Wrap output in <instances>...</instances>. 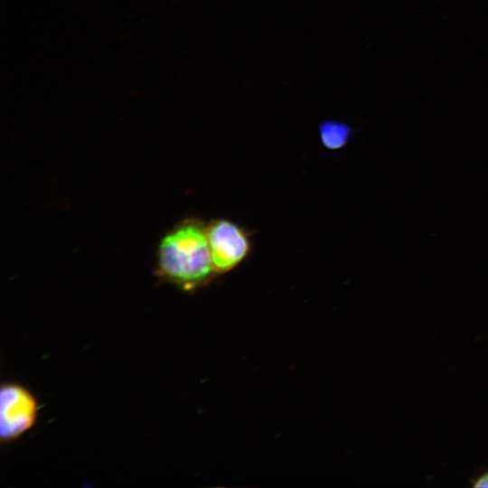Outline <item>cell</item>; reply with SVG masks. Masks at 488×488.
Wrapping results in <instances>:
<instances>
[{
  "instance_id": "obj_1",
  "label": "cell",
  "mask_w": 488,
  "mask_h": 488,
  "mask_svg": "<svg viewBox=\"0 0 488 488\" xmlns=\"http://www.w3.org/2000/svg\"><path fill=\"white\" fill-rule=\"evenodd\" d=\"M157 266L161 277L186 291L209 284L216 273L206 225L188 219L174 227L160 242Z\"/></svg>"
},
{
  "instance_id": "obj_2",
  "label": "cell",
  "mask_w": 488,
  "mask_h": 488,
  "mask_svg": "<svg viewBox=\"0 0 488 488\" xmlns=\"http://www.w3.org/2000/svg\"><path fill=\"white\" fill-rule=\"evenodd\" d=\"M206 233L216 276L235 269L251 251L250 233L230 220H212Z\"/></svg>"
},
{
  "instance_id": "obj_3",
  "label": "cell",
  "mask_w": 488,
  "mask_h": 488,
  "mask_svg": "<svg viewBox=\"0 0 488 488\" xmlns=\"http://www.w3.org/2000/svg\"><path fill=\"white\" fill-rule=\"evenodd\" d=\"M37 416V402L23 387L7 384L0 391V436L3 441H11L34 424Z\"/></svg>"
},
{
  "instance_id": "obj_4",
  "label": "cell",
  "mask_w": 488,
  "mask_h": 488,
  "mask_svg": "<svg viewBox=\"0 0 488 488\" xmlns=\"http://www.w3.org/2000/svg\"><path fill=\"white\" fill-rule=\"evenodd\" d=\"M354 132L353 127L344 121L325 119L318 126V135L324 147L340 150L346 146Z\"/></svg>"
},
{
  "instance_id": "obj_5",
  "label": "cell",
  "mask_w": 488,
  "mask_h": 488,
  "mask_svg": "<svg viewBox=\"0 0 488 488\" xmlns=\"http://www.w3.org/2000/svg\"><path fill=\"white\" fill-rule=\"evenodd\" d=\"M475 487H488V473L483 474L474 482Z\"/></svg>"
}]
</instances>
